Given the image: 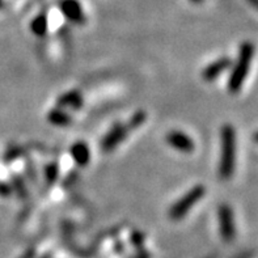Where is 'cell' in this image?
<instances>
[{
	"label": "cell",
	"instance_id": "7",
	"mask_svg": "<svg viewBox=\"0 0 258 258\" xmlns=\"http://www.w3.org/2000/svg\"><path fill=\"white\" fill-rule=\"evenodd\" d=\"M60 11H62L63 16L75 25H84L87 21L82 4L79 3L78 0H62Z\"/></svg>",
	"mask_w": 258,
	"mask_h": 258
},
{
	"label": "cell",
	"instance_id": "20",
	"mask_svg": "<svg viewBox=\"0 0 258 258\" xmlns=\"http://www.w3.org/2000/svg\"><path fill=\"white\" fill-rule=\"evenodd\" d=\"M0 6H2V2H0Z\"/></svg>",
	"mask_w": 258,
	"mask_h": 258
},
{
	"label": "cell",
	"instance_id": "14",
	"mask_svg": "<svg viewBox=\"0 0 258 258\" xmlns=\"http://www.w3.org/2000/svg\"><path fill=\"white\" fill-rule=\"evenodd\" d=\"M11 186H12V191H15L21 200H25L26 197H28V189L25 186V182H24V180L20 176H13Z\"/></svg>",
	"mask_w": 258,
	"mask_h": 258
},
{
	"label": "cell",
	"instance_id": "17",
	"mask_svg": "<svg viewBox=\"0 0 258 258\" xmlns=\"http://www.w3.org/2000/svg\"><path fill=\"white\" fill-rule=\"evenodd\" d=\"M248 3L252 7H254L255 10L258 11V0H248Z\"/></svg>",
	"mask_w": 258,
	"mask_h": 258
},
{
	"label": "cell",
	"instance_id": "12",
	"mask_svg": "<svg viewBox=\"0 0 258 258\" xmlns=\"http://www.w3.org/2000/svg\"><path fill=\"white\" fill-rule=\"evenodd\" d=\"M47 28H49V21H47L46 15H39L30 24V30L37 37L45 36L46 33H47Z\"/></svg>",
	"mask_w": 258,
	"mask_h": 258
},
{
	"label": "cell",
	"instance_id": "11",
	"mask_svg": "<svg viewBox=\"0 0 258 258\" xmlns=\"http://www.w3.org/2000/svg\"><path fill=\"white\" fill-rule=\"evenodd\" d=\"M47 121L58 127H67L72 123V117L62 108L51 109L47 114Z\"/></svg>",
	"mask_w": 258,
	"mask_h": 258
},
{
	"label": "cell",
	"instance_id": "3",
	"mask_svg": "<svg viewBox=\"0 0 258 258\" xmlns=\"http://www.w3.org/2000/svg\"><path fill=\"white\" fill-rule=\"evenodd\" d=\"M206 194V186L205 185H196L189 191L183 194L180 200H177L176 202L170 206L169 211H168V216L169 219L178 222L182 220L187 214L191 211L194 206L200 201L203 200V197Z\"/></svg>",
	"mask_w": 258,
	"mask_h": 258
},
{
	"label": "cell",
	"instance_id": "15",
	"mask_svg": "<svg viewBox=\"0 0 258 258\" xmlns=\"http://www.w3.org/2000/svg\"><path fill=\"white\" fill-rule=\"evenodd\" d=\"M146 119H147V114L144 113V111L139 110L137 111V113H134V114L131 115V118L128 119V122L126 123V126L128 127V130H135V128L141 127L142 124L146 122Z\"/></svg>",
	"mask_w": 258,
	"mask_h": 258
},
{
	"label": "cell",
	"instance_id": "16",
	"mask_svg": "<svg viewBox=\"0 0 258 258\" xmlns=\"http://www.w3.org/2000/svg\"><path fill=\"white\" fill-rule=\"evenodd\" d=\"M12 186L7 182H0V196L10 197L12 194Z\"/></svg>",
	"mask_w": 258,
	"mask_h": 258
},
{
	"label": "cell",
	"instance_id": "4",
	"mask_svg": "<svg viewBox=\"0 0 258 258\" xmlns=\"http://www.w3.org/2000/svg\"><path fill=\"white\" fill-rule=\"evenodd\" d=\"M218 224H219V233L226 242H232L236 237L235 214L232 207L222 203L218 209Z\"/></svg>",
	"mask_w": 258,
	"mask_h": 258
},
{
	"label": "cell",
	"instance_id": "1",
	"mask_svg": "<svg viewBox=\"0 0 258 258\" xmlns=\"http://www.w3.org/2000/svg\"><path fill=\"white\" fill-rule=\"evenodd\" d=\"M236 154H237V142L236 130L232 124H223L220 128V157L218 174L223 181L232 178L236 169Z\"/></svg>",
	"mask_w": 258,
	"mask_h": 258
},
{
	"label": "cell",
	"instance_id": "10",
	"mask_svg": "<svg viewBox=\"0 0 258 258\" xmlns=\"http://www.w3.org/2000/svg\"><path fill=\"white\" fill-rule=\"evenodd\" d=\"M83 96L79 91H70L63 93L62 96H59L56 100L58 108H69L74 109V110H79L83 106Z\"/></svg>",
	"mask_w": 258,
	"mask_h": 258
},
{
	"label": "cell",
	"instance_id": "9",
	"mask_svg": "<svg viewBox=\"0 0 258 258\" xmlns=\"http://www.w3.org/2000/svg\"><path fill=\"white\" fill-rule=\"evenodd\" d=\"M70 154H71L72 160L75 161L76 165L79 167H87L91 161V150H89L88 144L83 141L75 142L70 148Z\"/></svg>",
	"mask_w": 258,
	"mask_h": 258
},
{
	"label": "cell",
	"instance_id": "5",
	"mask_svg": "<svg viewBox=\"0 0 258 258\" xmlns=\"http://www.w3.org/2000/svg\"><path fill=\"white\" fill-rule=\"evenodd\" d=\"M128 127L126 126V123H114L111 126L110 130L105 134V137L102 138L101 141V150L104 152H111L114 151L115 148L122 143V142L127 138L128 135Z\"/></svg>",
	"mask_w": 258,
	"mask_h": 258
},
{
	"label": "cell",
	"instance_id": "8",
	"mask_svg": "<svg viewBox=\"0 0 258 258\" xmlns=\"http://www.w3.org/2000/svg\"><path fill=\"white\" fill-rule=\"evenodd\" d=\"M231 66H232V59L229 56H222V58L216 59L203 69L202 79L206 82H213L219 78L222 74H224Z\"/></svg>",
	"mask_w": 258,
	"mask_h": 258
},
{
	"label": "cell",
	"instance_id": "2",
	"mask_svg": "<svg viewBox=\"0 0 258 258\" xmlns=\"http://www.w3.org/2000/svg\"><path fill=\"white\" fill-rule=\"evenodd\" d=\"M254 58V45L252 42H242L239 49V56L233 64L232 72L228 78L229 93H237L242 88L245 79L248 78L250 64Z\"/></svg>",
	"mask_w": 258,
	"mask_h": 258
},
{
	"label": "cell",
	"instance_id": "13",
	"mask_svg": "<svg viewBox=\"0 0 258 258\" xmlns=\"http://www.w3.org/2000/svg\"><path fill=\"white\" fill-rule=\"evenodd\" d=\"M43 176L47 182V185L55 183L59 177V167L56 163H50L43 168Z\"/></svg>",
	"mask_w": 258,
	"mask_h": 258
},
{
	"label": "cell",
	"instance_id": "19",
	"mask_svg": "<svg viewBox=\"0 0 258 258\" xmlns=\"http://www.w3.org/2000/svg\"><path fill=\"white\" fill-rule=\"evenodd\" d=\"M253 139H254L255 143H258V131L257 133H254V135H253Z\"/></svg>",
	"mask_w": 258,
	"mask_h": 258
},
{
	"label": "cell",
	"instance_id": "18",
	"mask_svg": "<svg viewBox=\"0 0 258 258\" xmlns=\"http://www.w3.org/2000/svg\"><path fill=\"white\" fill-rule=\"evenodd\" d=\"M190 2H191V3H194V4H201V3H203L205 0H190Z\"/></svg>",
	"mask_w": 258,
	"mask_h": 258
},
{
	"label": "cell",
	"instance_id": "6",
	"mask_svg": "<svg viewBox=\"0 0 258 258\" xmlns=\"http://www.w3.org/2000/svg\"><path fill=\"white\" fill-rule=\"evenodd\" d=\"M165 142L173 150L182 154H191L196 150V142L193 141V138L180 130H170L169 133H167Z\"/></svg>",
	"mask_w": 258,
	"mask_h": 258
}]
</instances>
